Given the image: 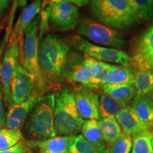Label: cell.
<instances>
[{
  "label": "cell",
  "instance_id": "cell-1",
  "mask_svg": "<svg viewBox=\"0 0 153 153\" xmlns=\"http://www.w3.org/2000/svg\"><path fill=\"white\" fill-rule=\"evenodd\" d=\"M70 51L69 44L55 34L41 38L38 45L40 72L48 89H57L65 81V69Z\"/></svg>",
  "mask_w": 153,
  "mask_h": 153
},
{
  "label": "cell",
  "instance_id": "cell-2",
  "mask_svg": "<svg viewBox=\"0 0 153 153\" xmlns=\"http://www.w3.org/2000/svg\"><path fill=\"white\" fill-rule=\"evenodd\" d=\"M90 13L98 22L116 30L128 29L140 20L128 0H91Z\"/></svg>",
  "mask_w": 153,
  "mask_h": 153
},
{
  "label": "cell",
  "instance_id": "cell-3",
  "mask_svg": "<svg viewBox=\"0 0 153 153\" xmlns=\"http://www.w3.org/2000/svg\"><path fill=\"white\" fill-rule=\"evenodd\" d=\"M39 26L40 16L37 15L25 30L24 42L22 46L19 48V60L21 65L33 77L36 86V89H34L38 96L41 97L48 89L42 77L38 64Z\"/></svg>",
  "mask_w": 153,
  "mask_h": 153
},
{
  "label": "cell",
  "instance_id": "cell-4",
  "mask_svg": "<svg viewBox=\"0 0 153 153\" xmlns=\"http://www.w3.org/2000/svg\"><path fill=\"white\" fill-rule=\"evenodd\" d=\"M55 131L60 136H72L81 132L85 120L77 108L73 93L63 88L55 94Z\"/></svg>",
  "mask_w": 153,
  "mask_h": 153
},
{
  "label": "cell",
  "instance_id": "cell-5",
  "mask_svg": "<svg viewBox=\"0 0 153 153\" xmlns=\"http://www.w3.org/2000/svg\"><path fill=\"white\" fill-rule=\"evenodd\" d=\"M55 104L54 94L38 98L26 126V132L32 138L43 140L56 135L54 122Z\"/></svg>",
  "mask_w": 153,
  "mask_h": 153
},
{
  "label": "cell",
  "instance_id": "cell-6",
  "mask_svg": "<svg viewBox=\"0 0 153 153\" xmlns=\"http://www.w3.org/2000/svg\"><path fill=\"white\" fill-rule=\"evenodd\" d=\"M77 32L95 43L118 50L125 48L126 39L120 32L99 22L82 21L77 28Z\"/></svg>",
  "mask_w": 153,
  "mask_h": 153
},
{
  "label": "cell",
  "instance_id": "cell-7",
  "mask_svg": "<svg viewBox=\"0 0 153 153\" xmlns=\"http://www.w3.org/2000/svg\"><path fill=\"white\" fill-rule=\"evenodd\" d=\"M18 64L19 46L17 36L11 33L8 46L2 59L0 60V85L4 103L8 108L11 102V83Z\"/></svg>",
  "mask_w": 153,
  "mask_h": 153
},
{
  "label": "cell",
  "instance_id": "cell-8",
  "mask_svg": "<svg viewBox=\"0 0 153 153\" xmlns=\"http://www.w3.org/2000/svg\"><path fill=\"white\" fill-rule=\"evenodd\" d=\"M73 43L78 51L96 60L130 65V56L121 50L94 45L80 36L74 37Z\"/></svg>",
  "mask_w": 153,
  "mask_h": 153
},
{
  "label": "cell",
  "instance_id": "cell-9",
  "mask_svg": "<svg viewBox=\"0 0 153 153\" xmlns=\"http://www.w3.org/2000/svg\"><path fill=\"white\" fill-rule=\"evenodd\" d=\"M65 79L72 84H78L82 87L97 89L93 75L86 62L84 54L70 52L65 69Z\"/></svg>",
  "mask_w": 153,
  "mask_h": 153
},
{
  "label": "cell",
  "instance_id": "cell-10",
  "mask_svg": "<svg viewBox=\"0 0 153 153\" xmlns=\"http://www.w3.org/2000/svg\"><path fill=\"white\" fill-rule=\"evenodd\" d=\"M130 58L136 70L153 72V25L135 42Z\"/></svg>",
  "mask_w": 153,
  "mask_h": 153
},
{
  "label": "cell",
  "instance_id": "cell-11",
  "mask_svg": "<svg viewBox=\"0 0 153 153\" xmlns=\"http://www.w3.org/2000/svg\"><path fill=\"white\" fill-rule=\"evenodd\" d=\"M49 22L60 30H71L79 21V11L75 6L66 1L50 4Z\"/></svg>",
  "mask_w": 153,
  "mask_h": 153
},
{
  "label": "cell",
  "instance_id": "cell-12",
  "mask_svg": "<svg viewBox=\"0 0 153 153\" xmlns=\"http://www.w3.org/2000/svg\"><path fill=\"white\" fill-rule=\"evenodd\" d=\"M73 95L76 108L82 118L100 119L99 94L95 89L81 87L74 90Z\"/></svg>",
  "mask_w": 153,
  "mask_h": 153
},
{
  "label": "cell",
  "instance_id": "cell-13",
  "mask_svg": "<svg viewBox=\"0 0 153 153\" xmlns=\"http://www.w3.org/2000/svg\"><path fill=\"white\" fill-rule=\"evenodd\" d=\"M33 77L18 64L11 83V102L9 106L24 102L34 90Z\"/></svg>",
  "mask_w": 153,
  "mask_h": 153
},
{
  "label": "cell",
  "instance_id": "cell-14",
  "mask_svg": "<svg viewBox=\"0 0 153 153\" xmlns=\"http://www.w3.org/2000/svg\"><path fill=\"white\" fill-rule=\"evenodd\" d=\"M39 96L34 89L30 97L24 102L9 107V111L6 116V124L7 128L20 130L29 113L35 106Z\"/></svg>",
  "mask_w": 153,
  "mask_h": 153
},
{
  "label": "cell",
  "instance_id": "cell-15",
  "mask_svg": "<svg viewBox=\"0 0 153 153\" xmlns=\"http://www.w3.org/2000/svg\"><path fill=\"white\" fill-rule=\"evenodd\" d=\"M76 135L55 136L43 140H33L38 153H70Z\"/></svg>",
  "mask_w": 153,
  "mask_h": 153
},
{
  "label": "cell",
  "instance_id": "cell-16",
  "mask_svg": "<svg viewBox=\"0 0 153 153\" xmlns=\"http://www.w3.org/2000/svg\"><path fill=\"white\" fill-rule=\"evenodd\" d=\"M115 118L125 135L133 136L148 130V126L137 118L130 106L123 108Z\"/></svg>",
  "mask_w": 153,
  "mask_h": 153
},
{
  "label": "cell",
  "instance_id": "cell-17",
  "mask_svg": "<svg viewBox=\"0 0 153 153\" xmlns=\"http://www.w3.org/2000/svg\"><path fill=\"white\" fill-rule=\"evenodd\" d=\"M41 6L42 0H36L26 7L19 16L14 29L11 33L17 36L19 48L22 46L24 42L25 30H26L30 22L41 11Z\"/></svg>",
  "mask_w": 153,
  "mask_h": 153
},
{
  "label": "cell",
  "instance_id": "cell-18",
  "mask_svg": "<svg viewBox=\"0 0 153 153\" xmlns=\"http://www.w3.org/2000/svg\"><path fill=\"white\" fill-rule=\"evenodd\" d=\"M134 74L132 69L127 65H114L108 70L101 80V87L104 85H123L134 83Z\"/></svg>",
  "mask_w": 153,
  "mask_h": 153
},
{
  "label": "cell",
  "instance_id": "cell-19",
  "mask_svg": "<svg viewBox=\"0 0 153 153\" xmlns=\"http://www.w3.org/2000/svg\"><path fill=\"white\" fill-rule=\"evenodd\" d=\"M131 108L143 123L148 126L153 122V101L148 95L136 94Z\"/></svg>",
  "mask_w": 153,
  "mask_h": 153
},
{
  "label": "cell",
  "instance_id": "cell-20",
  "mask_svg": "<svg viewBox=\"0 0 153 153\" xmlns=\"http://www.w3.org/2000/svg\"><path fill=\"white\" fill-rule=\"evenodd\" d=\"M101 87L104 93L110 95L126 106H128L130 102L137 94L135 86L131 84L104 85Z\"/></svg>",
  "mask_w": 153,
  "mask_h": 153
},
{
  "label": "cell",
  "instance_id": "cell-21",
  "mask_svg": "<svg viewBox=\"0 0 153 153\" xmlns=\"http://www.w3.org/2000/svg\"><path fill=\"white\" fill-rule=\"evenodd\" d=\"M103 140L107 146L111 145L123 136V133L119 124L114 116L102 118L99 120Z\"/></svg>",
  "mask_w": 153,
  "mask_h": 153
},
{
  "label": "cell",
  "instance_id": "cell-22",
  "mask_svg": "<svg viewBox=\"0 0 153 153\" xmlns=\"http://www.w3.org/2000/svg\"><path fill=\"white\" fill-rule=\"evenodd\" d=\"M82 135L88 142L102 150H108V146L105 144L101 137L99 120H85L82 126Z\"/></svg>",
  "mask_w": 153,
  "mask_h": 153
},
{
  "label": "cell",
  "instance_id": "cell-23",
  "mask_svg": "<svg viewBox=\"0 0 153 153\" xmlns=\"http://www.w3.org/2000/svg\"><path fill=\"white\" fill-rule=\"evenodd\" d=\"M126 107L110 95L103 92L99 95V110L101 118L116 117L120 111Z\"/></svg>",
  "mask_w": 153,
  "mask_h": 153
},
{
  "label": "cell",
  "instance_id": "cell-24",
  "mask_svg": "<svg viewBox=\"0 0 153 153\" xmlns=\"http://www.w3.org/2000/svg\"><path fill=\"white\" fill-rule=\"evenodd\" d=\"M137 94H147L153 91V72L137 70L134 74V83Z\"/></svg>",
  "mask_w": 153,
  "mask_h": 153
},
{
  "label": "cell",
  "instance_id": "cell-25",
  "mask_svg": "<svg viewBox=\"0 0 153 153\" xmlns=\"http://www.w3.org/2000/svg\"><path fill=\"white\" fill-rule=\"evenodd\" d=\"M86 62L90 69L91 74L93 75L94 82L97 88L101 87V80L106 73L108 70H109L113 65L108 64L104 62L99 61L92 57L88 56L87 55H84Z\"/></svg>",
  "mask_w": 153,
  "mask_h": 153
},
{
  "label": "cell",
  "instance_id": "cell-26",
  "mask_svg": "<svg viewBox=\"0 0 153 153\" xmlns=\"http://www.w3.org/2000/svg\"><path fill=\"white\" fill-rule=\"evenodd\" d=\"M152 138V135L147 131L133 135L131 153H153Z\"/></svg>",
  "mask_w": 153,
  "mask_h": 153
},
{
  "label": "cell",
  "instance_id": "cell-27",
  "mask_svg": "<svg viewBox=\"0 0 153 153\" xmlns=\"http://www.w3.org/2000/svg\"><path fill=\"white\" fill-rule=\"evenodd\" d=\"M23 140L20 130H13L0 126V150L14 146Z\"/></svg>",
  "mask_w": 153,
  "mask_h": 153
},
{
  "label": "cell",
  "instance_id": "cell-28",
  "mask_svg": "<svg viewBox=\"0 0 153 153\" xmlns=\"http://www.w3.org/2000/svg\"><path fill=\"white\" fill-rule=\"evenodd\" d=\"M140 19H153V0H128Z\"/></svg>",
  "mask_w": 153,
  "mask_h": 153
},
{
  "label": "cell",
  "instance_id": "cell-29",
  "mask_svg": "<svg viewBox=\"0 0 153 153\" xmlns=\"http://www.w3.org/2000/svg\"><path fill=\"white\" fill-rule=\"evenodd\" d=\"M70 153H110L108 150H102L88 142L82 135H76Z\"/></svg>",
  "mask_w": 153,
  "mask_h": 153
},
{
  "label": "cell",
  "instance_id": "cell-30",
  "mask_svg": "<svg viewBox=\"0 0 153 153\" xmlns=\"http://www.w3.org/2000/svg\"><path fill=\"white\" fill-rule=\"evenodd\" d=\"M132 136L123 134L114 144L108 147L110 153H131L132 149Z\"/></svg>",
  "mask_w": 153,
  "mask_h": 153
},
{
  "label": "cell",
  "instance_id": "cell-31",
  "mask_svg": "<svg viewBox=\"0 0 153 153\" xmlns=\"http://www.w3.org/2000/svg\"><path fill=\"white\" fill-rule=\"evenodd\" d=\"M35 149L33 140L21 141L14 146L6 150H0V153H33Z\"/></svg>",
  "mask_w": 153,
  "mask_h": 153
},
{
  "label": "cell",
  "instance_id": "cell-32",
  "mask_svg": "<svg viewBox=\"0 0 153 153\" xmlns=\"http://www.w3.org/2000/svg\"><path fill=\"white\" fill-rule=\"evenodd\" d=\"M18 1L19 0H13L12 1V7H11L10 14H9V24L7 26V30H6V35L4 38V41L2 43V46L1 48V51H3L4 48L8 43L9 38H10V36L11 35V32H12V27L13 24H14V19L15 17V12H16V8L18 7Z\"/></svg>",
  "mask_w": 153,
  "mask_h": 153
},
{
  "label": "cell",
  "instance_id": "cell-33",
  "mask_svg": "<svg viewBox=\"0 0 153 153\" xmlns=\"http://www.w3.org/2000/svg\"><path fill=\"white\" fill-rule=\"evenodd\" d=\"M3 95L1 91V87L0 85V126L4 127L6 124V115L3 104Z\"/></svg>",
  "mask_w": 153,
  "mask_h": 153
},
{
  "label": "cell",
  "instance_id": "cell-34",
  "mask_svg": "<svg viewBox=\"0 0 153 153\" xmlns=\"http://www.w3.org/2000/svg\"><path fill=\"white\" fill-rule=\"evenodd\" d=\"M11 2V0H0V22L8 11Z\"/></svg>",
  "mask_w": 153,
  "mask_h": 153
},
{
  "label": "cell",
  "instance_id": "cell-35",
  "mask_svg": "<svg viewBox=\"0 0 153 153\" xmlns=\"http://www.w3.org/2000/svg\"><path fill=\"white\" fill-rule=\"evenodd\" d=\"M60 1H66L69 3H71L72 4H74L79 7H82L85 6L86 4H87L89 3V1L90 0H49V3L50 4H53V3H56V2H59Z\"/></svg>",
  "mask_w": 153,
  "mask_h": 153
},
{
  "label": "cell",
  "instance_id": "cell-36",
  "mask_svg": "<svg viewBox=\"0 0 153 153\" xmlns=\"http://www.w3.org/2000/svg\"><path fill=\"white\" fill-rule=\"evenodd\" d=\"M147 131H148V133H150V135L153 137V122L148 124V130H147Z\"/></svg>",
  "mask_w": 153,
  "mask_h": 153
},
{
  "label": "cell",
  "instance_id": "cell-37",
  "mask_svg": "<svg viewBox=\"0 0 153 153\" xmlns=\"http://www.w3.org/2000/svg\"><path fill=\"white\" fill-rule=\"evenodd\" d=\"M26 4H27V0H19L18 1V5L22 8L26 7Z\"/></svg>",
  "mask_w": 153,
  "mask_h": 153
},
{
  "label": "cell",
  "instance_id": "cell-38",
  "mask_svg": "<svg viewBox=\"0 0 153 153\" xmlns=\"http://www.w3.org/2000/svg\"><path fill=\"white\" fill-rule=\"evenodd\" d=\"M150 94V97H150V98L153 101V91H152V92H151L150 94Z\"/></svg>",
  "mask_w": 153,
  "mask_h": 153
},
{
  "label": "cell",
  "instance_id": "cell-39",
  "mask_svg": "<svg viewBox=\"0 0 153 153\" xmlns=\"http://www.w3.org/2000/svg\"><path fill=\"white\" fill-rule=\"evenodd\" d=\"M152 148H153V137L152 138Z\"/></svg>",
  "mask_w": 153,
  "mask_h": 153
}]
</instances>
